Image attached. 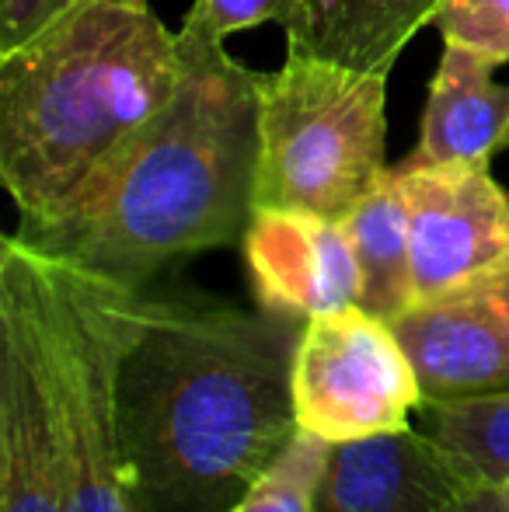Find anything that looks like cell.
Instances as JSON below:
<instances>
[{"mask_svg":"<svg viewBox=\"0 0 509 512\" xmlns=\"http://www.w3.org/2000/svg\"><path fill=\"white\" fill-rule=\"evenodd\" d=\"M171 98L56 209L14 234L56 258L143 286L157 269L245 237L255 213L262 74L224 42L178 32Z\"/></svg>","mask_w":509,"mask_h":512,"instance_id":"obj_1","label":"cell"},{"mask_svg":"<svg viewBox=\"0 0 509 512\" xmlns=\"http://www.w3.org/2000/svg\"><path fill=\"white\" fill-rule=\"evenodd\" d=\"M300 321L150 304L119 377L136 512H227L300 432Z\"/></svg>","mask_w":509,"mask_h":512,"instance_id":"obj_2","label":"cell"},{"mask_svg":"<svg viewBox=\"0 0 509 512\" xmlns=\"http://www.w3.org/2000/svg\"><path fill=\"white\" fill-rule=\"evenodd\" d=\"M178 32L143 0H77L0 53V178L21 220L49 213L171 98Z\"/></svg>","mask_w":509,"mask_h":512,"instance_id":"obj_3","label":"cell"},{"mask_svg":"<svg viewBox=\"0 0 509 512\" xmlns=\"http://www.w3.org/2000/svg\"><path fill=\"white\" fill-rule=\"evenodd\" d=\"M0 251L18 262L32 297L70 512H136L119 377L154 300L18 234H7Z\"/></svg>","mask_w":509,"mask_h":512,"instance_id":"obj_4","label":"cell"},{"mask_svg":"<svg viewBox=\"0 0 509 512\" xmlns=\"http://www.w3.org/2000/svg\"><path fill=\"white\" fill-rule=\"evenodd\" d=\"M387 74L290 56L258 84L255 209L346 220L387 171Z\"/></svg>","mask_w":509,"mask_h":512,"instance_id":"obj_5","label":"cell"},{"mask_svg":"<svg viewBox=\"0 0 509 512\" xmlns=\"http://www.w3.org/2000/svg\"><path fill=\"white\" fill-rule=\"evenodd\" d=\"M426 394L391 321L360 304L304 321L293 356V411L300 432L328 443L412 425Z\"/></svg>","mask_w":509,"mask_h":512,"instance_id":"obj_6","label":"cell"},{"mask_svg":"<svg viewBox=\"0 0 509 512\" xmlns=\"http://www.w3.org/2000/svg\"><path fill=\"white\" fill-rule=\"evenodd\" d=\"M394 171L408 199L415 304L492 290L509 272V196L489 164Z\"/></svg>","mask_w":509,"mask_h":512,"instance_id":"obj_7","label":"cell"},{"mask_svg":"<svg viewBox=\"0 0 509 512\" xmlns=\"http://www.w3.org/2000/svg\"><path fill=\"white\" fill-rule=\"evenodd\" d=\"M0 512H70L39 328L18 262L0 251Z\"/></svg>","mask_w":509,"mask_h":512,"instance_id":"obj_8","label":"cell"},{"mask_svg":"<svg viewBox=\"0 0 509 512\" xmlns=\"http://www.w3.org/2000/svg\"><path fill=\"white\" fill-rule=\"evenodd\" d=\"M258 307L311 321L360 304V262L346 223L297 209H255L241 237Z\"/></svg>","mask_w":509,"mask_h":512,"instance_id":"obj_9","label":"cell"},{"mask_svg":"<svg viewBox=\"0 0 509 512\" xmlns=\"http://www.w3.org/2000/svg\"><path fill=\"white\" fill-rule=\"evenodd\" d=\"M475 474L419 425L332 443L314 512H454Z\"/></svg>","mask_w":509,"mask_h":512,"instance_id":"obj_10","label":"cell"},{"mask_svg":"<svg viewBox=\"0 0 509 512\" xmlns=\"http://www.w3.org/2000/svg\"><path fill=\"white\" fill-rule=\"evenodd\" d=\"M391 328L412 359L426 401L509 387V324L489 290L412 304Z\"/></svg>","mask_w":509,"mask_h":512,"instance_id":"obj_11","label":"cell"},{"mask_svg":"<svg viewBox=\"0 0 509 512\" xmlns=\"http://www.w3.org/2000/svg\"><path fill=\"white\" fill-rule=\"evenodd\" d=\"M496 63L454 42H443L429 102L422 115L419 147L398 168L429 164H489L503 150L509 129V84H496Z\"/></svg>","mask_w":509,"mask_h":512,"instance_id":"obj_12","label":"cell"},{"mask_svg":"<svg viewBox=\"0 0 509 512\" xmlns=\"http://www.w3.org/2000/svg\"><path fill=\"white\" fill-rule=\"evenodd\" d=\"M440 0H283L290 56L346 70H391L401 46L436 18Z\"/></svg>","mask_w":509,"mask_h":512,"instance_id":"obj_13","label":"cell"},{"mask_svg":"<svg viewBox=\"0 0 509 512\" xmlns=\"http://www.w3.org/2000/svg\"><path fill=\"white\" fill-rule=\"evenodd\" d=\"M342 223H346L356 262H360V307L384 321H394L415 304L408 199L398 171L387 168Z\"/></svg>","mask_w":509,"mask_h":512,"instance_id":"obj_14","label":"cell"},{"mask_svg":"<svg viewBox=\"0 0 509 512\" xmlns=\"http://www.w3.org/2000/svg\"><path fill=\"white\" fill-rule=\"evenodd\" d=\"M419 429L447 446L475 478H509V387L454 401H422Z\"/></svg>","mask_w":509,"mask_h":512,"instance_id":"obj_15","label":"cell"},{"mask_svg":"<svg viewBox=\"0 0 509 512\" xmlns=\"http://www.w3.org/2000/svg\"><path fill=\"white\" fill-rule=\"evenodd\" d=\"M328 439L297 432L279 460L227 512H314Z\"/></svg>","mask_w":509,"mask_h":512,"instance_id":"obj_16","label":"cell"},{"mask_svg":"<svg viewBox=\"0 0 509 512\" xmlns=\"http://www.w3.org/2000/svg\"><path fill=\"white\" fill-rule=\"evenodd\" d=\"M436 28L443 42H454L489 63H509V0H440Z\"/></svg>","mask_w":509,"mask_h":512,"instance_id":"obj_17","label":"cell"},{"mask_svg":"<svg viewBox=\"0 0 509 512\" xmlns=\"http://www.w3.org/2000/svg\"><path fill=\"white\" fill-rule=\"evenodd\" d=\"M279 14H283V0H196L182 32L224 42L234 32L265 25V21H279Z\"/></svg>","mask_w":509,"mask_h":512,"instance_id":"obj_18","label":"cell"},{"mask_svg":"<svg viewBox=\"0 0 509 512\" xmlns=\"http://www.w3.org/2000/svg\"><path fill=\"white\" fill-rule=\"evenodd\" d=\"M74 4L77 0H0V53L18 49Z\"/></svg>","mask_w":509,"mask_h":512,"instance_id":"obj_19","label":"cell"},{"mask_svg":"<svg viewBox=\"0 0 509 512\" xmlns=\"http://www.w3.org/2000/svg\"><path fill=\"white\" fill-rule=\"evenodd\" d=\"M454 512H509L506 485H496V481H475V485L461 495V502H457Z\"/></svg>","mask_w":509,"mask_h":512,"instance_id":"obj_20","label":"cell"},{"mask_svg":"<svg viewBox=\"0 0 509 512\" xmlns=\"http://www.w3.org/2000/svg\"><path fill=\"white\" fill-rule=\"evenodd\" d=\"M492 297H496V304H499V310H503V317H506V324H509V272L503 279H499L496 286H492Z\"/></svg>","mask_w":509,"mask_h":512,"instance_id":"obj_21","label":"cell"},{"mask_svg":"<svg viewBox=\"0 0 509 512\" xmlns=\"http://www.w3.org/2000/svg\"><path fill=\"white\" fill-rule=\"evenodd\" d=\"M503 150H509V129H506V136H503Z\"/></svg>","mask_w":509,"mask_h":512,"instance_id":"obj_22","label":"cell"},{"mask_svg":"<svg viewBox=\"0 0 509 512\" xmlns=\"http://www.w3.org/2000/svg\"><path fill=\"white\" fill-rule=\"evenodd\" d=\"M503 485H506V492H509V478H506V481H503Z\"/></svg>","mask_w":509,"mask_h":512,"instance_id":"obj_23","label":"cell"},{"mask_svg":"<svg viewBox=\"0 0 509 512\" xmlns=\"http://www.w3.org/2000/svg\"><path fill=\"white\" fill-rule=\"evenodd\" d=\"M143 4H147V0H143Z\"/></svg>","mask_w":509,"mask_h":512,"instance_id":"obj_24","label":"cell"}]
</instances>
